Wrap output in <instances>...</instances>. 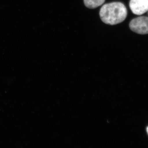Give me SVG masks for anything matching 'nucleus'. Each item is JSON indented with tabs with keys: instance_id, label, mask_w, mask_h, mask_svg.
<instances>
[{
	"instance_id": "423d86ee",
	"label": "nucleus",
	"mask_w": 148,
	"mask_h": 148,
	"mask_svg": "<svg viewBox=\"0 0 148 148\" xmlns=\"http://www.w3.org/2000/svg\"></svg>"
},
{
	"instance_id": "f257e3e1",
	"label": "nucleus",
	"mask_w": 148,
	"mask_h": 148,
	"mask_svg": "<svg viewBox=\"0 0 148 148\" xmlns=\"http://www.w3.org/2000/svg\"><path fill=\"white\" fill-rule=\"evenodd\" d=\"M100 17L104 23L116 25L121 23L127 17V8L123 3L119 2L104 5L100 11Z\"/></svg>"
},
{
	"instance_id": "20e7f679",
	"label": "nucleus",
	"mask_w": 148,
	"mask_h": 148,
	"mask_svg": "<svg viewBox=\"0 0 148 148\" xmlns=\"http://www.w3.org/2000/svg\"><path fill=\"white\" fill-rule=\"evenodd\" d=\"M105 0H84L85 5L88 8L94 9L102 5Z\"/></svg>"
},
{
	"instance_id": "7ed1b4c3",
	"label": "nucleus",
	"mask_w": 148,
	"mask_h": 148,
	"mask_svg": "<svg viewBox=\"0 0 148 148\" xmlns=\"http://www.w3.org/2000/svg\"><path fill=\"white\" fill-rule=\"evenodd\" d=\"M129 7L134 14L142 15L148 11V0H130Z\"/></svg>"
},
{
	"instance_id": "f03ea898",
	"label": "nucleus",
	"mask_w": 148,
	"mask_h": 148,
	"mask_svg": "<svg viewBox=\"0 0 148 148\" xmlns=\"http://www.w3.org/2000/svg\"><path fill=\"white\" fill-rule=\"evenodd\" d=\"M131 31L141 35L148 34V17L141 16L133 18L129 24Z\"/></svg>"
},
{
	"instance_id": "39448f33",
	"label": "nucleus",
	"mask_w": 148,
	"mask_h": 148,
	"mask_svg": "<svg viewBox=\"0 0 148 148\" xmlns=\"http://www.w3.org/2000/svg\"><path fill=\"white\" fill-rule=\"evenodd\" d=\"M147 132L148 134V127H147Z\"/></svg>"
}]
</instances>
